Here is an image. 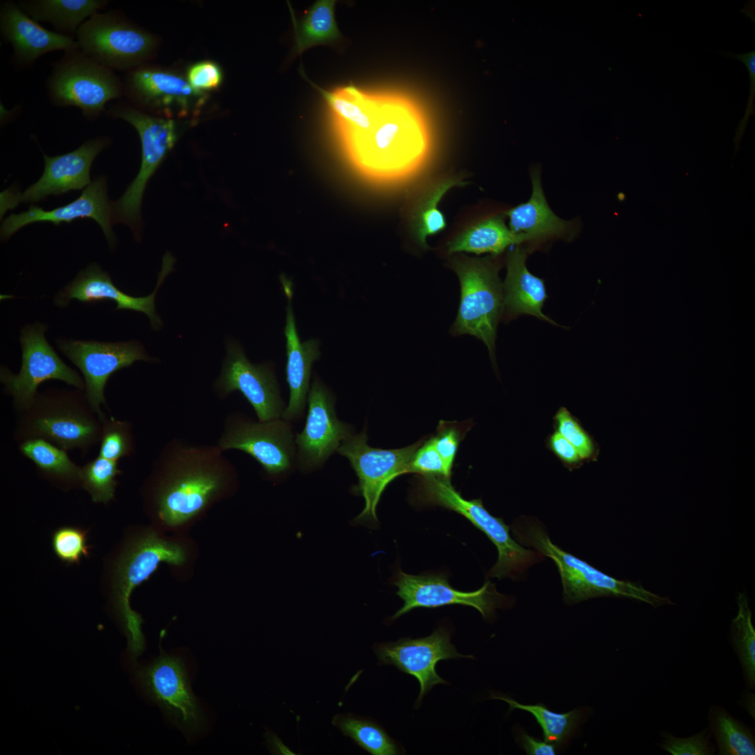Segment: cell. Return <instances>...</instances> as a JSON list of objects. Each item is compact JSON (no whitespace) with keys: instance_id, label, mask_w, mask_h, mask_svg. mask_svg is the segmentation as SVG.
<instances>
[{"instance_id":"1","label":"cell","mask_w":755,"mask_h":755,"mask_svg":"<svg viewBox=\"0 0 755 755\" xmlns=\"http://www.w3.org/2000/svg\"><path fill=\"white\" fill-rule=\"evenodd\" d=\"M223 452L217 445L180 438L166 443L145 486L149 509L161 524L184 525L233 492L237 473Z\"/></svg>"},{"instance_id":"2","label":"cell","mask_w":755,"mask_h":755,"mask_svg":"<svg viewBox=\"0 0 755 755\" xmlns=\"http://www.w3.org/2000/svg\"><path fill=\"white\" fill-rule=\"evenodd\" d=\"M351 161L363 171L386 173L420 159L429 135L420 105L406 94L375 92L366 127L340 139Z\"/></svg>"},{"instance_id":"3","label":"cell","mask_w":755,"mask_h":755,"mask_svg":"<svg viewBox=\"0 0 755 755\" xmlns=\"http://www.w3.org/2000/svg\"><path fill=\"white\" fill-rule=\"evenodd\" d=\"M83 391L50 388L38 392L20 412L14 439L41 438L65 450L87 452L100 443L102 424Z\"/></svg>"},{"instance_id":"4","label":"cell","mask_w":755,"mask_h":755,"mask_svg":"<svg viewBox=\"0 0 755 755\" xmlns=\"http://www.w3.org/2000/svg\"><path fill=\"white\" fill-rule=\"evenodd\" d=\"M512 530L520 543L533 547L555 563L561 579L563 599L567 604L603 596L633 598L654 608L674 604L667 596L654 594L639 583L609 576L563 550L552 542L542 526L531 517L520 518L514 524Z\"/></svg>"},{"instance_id":"5","label":"cell","mask_w":755,"mask_h":755,"mask_svg":"<svg viewBox=\"0 0 755 755\" xmlns=\"http://www.w3.org/2000/svg\"><path fill=\"white\" fill-rule=\"evenodd\" d=\"M412 496L419 504L438 505L461 515L484 533L498 550V559L487 573L489 577L516 580L544 559L540 552L527 549L516 542L510 535V527L501 518L490 514L480 498H464L452 485L450 479L419 476Z\"/></svg>"},{"instance_id":"6","label":"cell","mask_w":755,"mask_h":755,"mask_svg":"<svg viewBox=\"0 0 755 755\" xmlns=\"http://www.w3.org/2000/svg\"><path fill=\"white\" fill-rule=\"evenodd\" d=\"M107 117L122 119L138 132L141 143L139 171L121 197L112 202L113 223H122L131 228L135 238L141 239L143 222L141 204L146 185L175 145L178 128L175 120L143 112L122 102L107 106Z\"/></svg>"},{"instance_id":"7","label":"cell","mask_w":755,"mask_h":755,"mask_svg":"<svg viewBox=\"0 0 755 755\" xmlns=\"http://www.w3.org/2000/svg\"><path fill=\"white\" fill-rule=\"evenodd\" d=\"M45 88L52 105L76 107L90 121L104 113L108 103L123 95V82L115 71L78 48L65 51L54 62Z\"/></svg>"},{"instance_id":"8","label":"cell","mask_w":755,"mask_h":755,"mask_svg":"<svg viewBox=\"0 0 755 755\" xmlns=\"http://www.w3.org/2000/svg\"><path fill=\"white\" fill-rule=\"evenodd\" d=\"M186 559L187 553L181 544L166 540L150 531L131 542L120 557L115 569L113 594L132 659H137L145 648L141 631L143 619L130 607L133 590L148 579L160 563L180 566Z\"/></svg>"},{"instance_id":"9","label":"cell","mask_w":755,"mask_h":755,"mask_svg":"<svg viewBox=\"0 0 755 755\" xmlns=\"http://www.w3.org/2000/svg\"><path fill=\"white\" fill-rule=\"evenodd\" d=\"M450 264L461 285L460 305L452 333L470 334L480 339L494 359L496 329L503 306L500 266L491 257L465 255L454 257Z\"/></svg>"},{"instance_id":"10","label":"cell","mask_w":755,"mask_h":755,"mask_svg":"<svg viewBox=\"0 0 755 755\" xmlns=\"http://www.w3.org/2000/svg\"><path fill=\"white\" fill-rule=\"evenodd\" d=\"M76 40L85 55L115 71H130L155 55L158 38L120 12H98L78 29Z\"/></svg>"},{"instance_id":"11","label":"cell","mask_w":755,"mask_h":755,"mask_svg":"<svg viewBox=\"0 0 755 755\" xmlns=\"http://www.w3.org/2000/svg\"><path fill=\"white\" fill-rule=\"evenodd\" d=\"M424 438L403 448L384 450L368 444L366 428L350 434L343 441L338 452L346 457L358 478L352 491L361 496L365 506L353 519L356 524L375 527L378 524L377 505L389 483L400 475L409 473V465Z\"/></svg>"},{"instance_id":"12","label":"cell","mask_w":755,"mask_h":755,"mask_svg":"<svg viewBox=\"0 0 755 755\" xmlns=\"http://www.w3.org/2000/svg\"><path fill=\"white\" fill-rule=\"evenodd\" d=\"M48 326L41 322L25 325L20 331L22 364L14 374L6 366L0 369V382L4 391L13 399L17 410L28 408L38 394V388L45 381L61 380L85 391L84 379L59 357L45 338Z\"/></svg>"},{"instance_id":"13","label":"cell","mask_w":755,"mask_h":755,"mask_svg":"<svg viewBox=\"0 0 755 755\" xmlns=\"http://www.w3.org/2000/svg\"><path fill=\"white\" fill-rule=\"evenodd\" d=\"M293 435L285 419L253 422L233 412L224 419L217 445L223 451L241 450L254 459L267 475L287 473L295 458Z\"/></svg>"},{"instance_id":"14","label":"cell","mask_w":755,"mask_h":755,"mask_svg":"<svg viewBox=\"0 0 755 755\" xmlns=\"http://www.w3.org/2000/svg\"><path fill=\"white\" fill-rule=\"evenodd\" d=\"M59 350L83 375L85 394L100 420L105 415L101 405H106L104 390L110 377L136 361L155 362L138 341L100 342L59 338Z\"/></svg>"},{"instance_id":"15","label":"cell","mask_w":755,"mask_h":755,"mask_svg":"<svg viewBox=\"0 0 755 755\" xmlns=\"http://www.w3.org/2000/svg\"><path fill=\"white\" fill-rule=\"evenodd\" d=\"M393 584L396 594L403 601V606L391 617L396 619L417 607L436 608L451 605H462L477 609L484 619L491 617L496 608L504 605L505 597L499 594L495 584L487 581L479 589L461 591L453 588L442 574L415 575L400 569L394 573Z\"/></svg>"},{"instance_id":"16","label":"cell","mask_w":755,"mask_h":755,"mask_svg":"<svg viewBox=\"0 0 755 755\" xmlns=\"http://www.w3.org/2000/svg\"><path fill=\"white\" fill-rule=\"evenodd\" d=\"M136 675L150 698L180 728L189 733L200 730L203 713L180 658L162 654L140 668Z\"/></svg>"},{"instance_id":"17","label":"cell","mask_w":755,"mask_h":755,"mask_svg":"<svg viewBox=\"0 0 755 755\" xmlns=\"http://www.w3.org/2000/svg\"><path fill=\"white\" fill-rule=\"evenodd\" d=\"M450 638L451 632L446 628L440 627L426 637L404 638L395 642L377 643L373 645V650L378 665H392L416 678L420 686L417 707L435 685L447 684L437 673L436 666L440 661L474 659L472 655L459 654L452 645Z\"/></svg>"},{"instance_id":"18","label":"cell","mask_w":755,"mask_h":755,"mask_svg":"<svg viewBox=\"0 0 755 755\" xmlns=\"http://www.w3.org/2000/svg\"><path fill=\"white\" fill-rule=\"evenodd\" d=\"M214 387L220 397L240 391L252 406L259 422L282 417L284 405L272 365L251 363L235 340L227 341L226 356Z\"/></svg>"},{"instance_id":"19","label":"cell","mask_w":755,"mask_h":755,"mask_svg":"<svg viewBox=\"0 0 755 755\" xmlns=\"http://www.w3.org/2000/svg\"><path fill=\"white\" fill-rule=\"evenodd\" d=\"M334 403L333 394L315 378L308 395L305 426L294 441L299 465L304 470L322 465L352 433V426L338 419Z\"/></svg>"},{"instance_id":"20","label":"cell","mask_w":755,"mask_h":755,"mask_svg":"<svg viewBox=\"0 0 755 755\" xmlns=\"http://www.w3.org/2000/svg\"><path fill=\"white\" fill-rule=\"evenodd\" d=\"M173 263L172 257L165 255L154 290L143 297L132 296L121 291L106 271L98 264L92 263L80 271L76 278L56 294L54 303L62 308L68 307L73 299L86 303L109 300L116 303L115 310H131L144 313L149 318L152 329L157 331L161 327L162 322L155 308L156 294L167 274L172 271Z\"/></svg>"},{"instance_id":"21","label":"cell","mask_w":755,"mask_h":755,"mask_svg":"<svg viewBox=\"0 0 755 755\" xmlns=\"http://www.w3.org/2000/svg\"><path fill=\"white\" fill-rule=\"evenodd\" d=\"M107 179L96 178L71 203L49 210L31 205L28 210L19 214H11L2 222L1 239H8L23 226L36 222H50L56 225L71 223L79 218H90L101 227L110 248L115 245V236L112 229V201L109 200Z\"/></svg>"},{"instance_id":"22","label":"cell","mask_w":755,"mask_h":755,"mask_svg":"<svg viewBox=\"0 0 755 755\" xmlns=\"http://www.w3.org/2000/svg\"><path fill=\"white\" fill-rule=\"evenodd\" d=\"M123 94L135 108L148 113H167L171 107L185 112L194 103H201L205 96L197 93L186 78L145 63L128 71Z\"/></svg>"},{"instance_id":"23","label":"cell","mask_w":755,"mask_h":755,"mask_svg":"<svg viewBox=\"0 0 755 755\" xmlns=\"http://www.w3.org/2000/svg\"><path fill=\"white\" fill-rule=\"evenodd\" d=\"M0 34L11 45L10 61L19 69L31 67L41 57L51 52L78 48L75 38L43 27L11 0L0 3Z\"/></svg>"},{"instance_id":"24","label":"cell","mask_w":755,"mask_h":755,"mask_svg":"<svg viewBox=\"0 0 755 755\" xmlns=\"http://www.w3.org/2000/svg\"><path fill=\"white\" fill-rule=\"evenodd\" d=\"M110 143V138L100 136L85 141L68 153L54 157L43 153V173L37 182L20 195L19 202H38L51 195L87 187L92 182L89 173L94 159Z\"/></svg>"},{"instance_id":"25","label":"cell","mask_w":755,"mask_h":755,"mask_svg":"<svg viewBox=\"0 0 755 755\" xmlns=\"http://www.w3.org/2000/svg\"><path fill=\"white\" fill-rule=\"evenodd\" d=\"M289 299L286 313L285 334L286 338V380L289 389V399L282 415L288 421L299 418L309 393V384L313 362L319 359V343L310 339L301 342L291 304L292 289L287 281L282 282Z\"/></svg>"},{"instance_id":"26","label":"cell","mask_w":755,"mask_h":755,"mask_svg":"<svg viewBox=\"0 0 755 755\" xmlns=\"http://www.w3.org/2000/svg\"><path fill=\"white\" fill-rule=\"evenodd\" d=\"M526 259V252L519 246L508 253L503 308L510 317L526 314L557 325L542 311L547 298L545 282L528 271Z\"/></svg>"},{"instance_id":"27","label":"cell","mask_w":755,"mask_h":755,"mask_svg":"<svg viewBox=\"0 0 755 755\" xmlns=\"http://www.w3.org/2000/svg\"><path fill=\"white\" fill-rule=\"evenodd\" d=\"M531 180L532 193L528 201L503 213L509 219V229L527 235L533 240L566 236L573 229L572 222L560 218L550 208L538 171L531 172Z\"/></svg>"},{"instance_id":"28","label":"cell","mask_w":755,"mask_h":755,"mask_svg":"<svg viewBox=\"0 0 755 755\" xmlns=\"http://www.w3.org/2000/svg\"><path fill=\"white\" fill-rule=\"evenodd\" d=\"M17 3L26 14L38 22H48L53 26L55 31L75 38L80 27L91 16L105 9L110 1L21 0Z\"/></svg>"},{"instance_id":"29","label":"cell","mask_w":755,"mask_h":755,"mask_svg":"<svg viewBox=\"0 0 755 755\" xmlns=\"http://www.w3.org/2000/svg\"><path fill=\"white\" fill-rule=\"evenodd\" d=\"M505 217L503 213L494 215L466 229L447 243V252H488L497 257L511 245L533 240L527 235L512 231L505 225Z\"/></svg>"},{"instance_id":"30","label":"cell","mask_w":755,"mask_h":755,"mask_svg":"<svg viewBox=\"0 0 755 755\" xmlns=\"http://www.w3.org/2000/svg\"><path fill=\"white\" fill-rule=\"evenodd\" d=\"M335 0H318L305 12L300 20L294 15L288 3L294 29L295 52L301 55L305 50L338 40L341 34L338 28L334 9Z\"/></svg>"},{"instance_id":"31","label":"cell","mask_w":755,"mask_h":755,"mask_svg":"<svg viewBox=\"0 0 755 755\" xmlns=\"http://www.w3.org/2000/svg\"><path fill=\"white\" fill-rule=\"evenodd\" d=\"M19 450L49 480L64 486L80 484V467L71 461L66 450L41 438L20 443Z\"/></svg>"},{"instance_id":"32","label":"cell","mask_w":755,"mask_h":755,"mask_svg":"<svg viewBox=\"0 0 755 755\" xmlns=\"http://www.w3.org/2000/svg\"><path fill=\"white\" fill-rule=\"evenodd\" d=\"M709 730L718 747L719 755H754L755 737L750 727L735 719L718 705L710 707Z\"/></svg>"},{"instance_id":"33","label":"cell","mask_w":755,"mask_h":755,"mask_svg":"<svg viewBox=\"0 0 755 755\" xmlns=\"http://www.w3.org/2000/svg\"><path fill=\"white\" fill-rule=\"evenodd\" d=\"M332 724L360 747L373 755H396L402 749L386 731L372 719L354 714H337Z\"/></svg>"},{"instance_id":"34","label":"cell","mask_w":755,"mask_h":755,"mask_svg":"<svg viewBox=\"0 0 755 755\" xmlns=\"http://www.w3.org/2000/svg\"><path fill=\"white\" fill-rule=\"evenodd\" d=\"M463 185V182L456 178L445 179L433 184L420 198L410 218L414 238L420 246L426 248L427 237L440 232L446 227V219L438 208V203L450 188Z\"/></svg>"},{"instance_id":"35","label":"cell","mask_w":755,"mask_h":755,"mask_svg":"<svg viewBox=\"0 0 755 755\" xmlns=\"http://www.w3.org/2000/svg\"><path fill=\"white\" fill-rule=\"evenodd\" d=\"M489 698L503 700L509 704L510 711L519 709L530 712L540 726L545 741L559 747L571 735L577 727L582 712L574 710L559 713L549 710L545 705H524L512 698L491 693Z\"/></svg>"},{"instance_id":"36","label":"cell","mask_w":755,"mask_h":755,"mask_svg":"<svg viewBox=\"0 0 755 755\" xmlns=\"http://www.w3.org/2000/svg\"><path fill=\"white\" fill-rule=\"evenodd\" d=\"M738 613L732 620L731 638L732 645L740 661L747 687H755V628L752 621V611L746 595L739 593L737 598Z\"/></svg>"},{"instance_id":"37","label":"cell","mask_w":755,"mask_h":755,"mask_svg":"<svg viewBox=\"0 0 755 755\" xmlns=\"http://www.w3.org/2000/svg\"><path fill=\"white\" fill-rule=\"evenodd\" d=\"M121 473L117 461L98 456L80 468V484L92 501L106 503L114 498L116 477Z\"/></svg>"},{"instance_id":"38","label":"cell","mask_w":755,"mask_h":755,"mask_svg":"<svg viewBox=\"0 0 755 755\" xmlns=\"http://www.w3.org/2000/svg\"><path fill=\"white\" fill-rule=\"evenodd\" d=\"M101 421L102 432L99 456L116 461L130 456L134 452L131 425L113 417L105 416Z\"/></svg>"},{"instance_id":"39","label":"cell","mask_w":755,"mask_h":755,"mask_svg":"<svg viewBox=\"0 0 755 755\" xmlns=\"http://www.w3.org/2000/svg\"><path fill=\"white\" fill-rule=\"evenodd\" d=\"M554 419L555 431L577 449L583 461L596 460L599 453L598 445L566 408H560Z\"/></svg>"},{"instance_id":"40","label":"cell","mask_w":755,"mask_h":755,"mask_svg":"<svg viewBox=\"0 0 755 755\" xmlns=\"http://www.w3.org/2000/svg\"><path fill=\"white\" fill-rule=\"evenodd\" d=\"M472 426L470 420L461 422L440 420L435 436H431L436 450L450 471H452L459 445Z\"/></svg>"},{"instance_id":"41","label":"cell","mask_w":755,"mask_h":755,"mask_svg":"<svg viewBox=\"0 0 755 755\" xmlns=\"http://www.w3.org/2000/svg\"><path fill=\"white\" fill-rule=\"evenodd\" d=\"M52 545L56 556L63 562L73 564L89 554L86 533L73 526H64L56 530L52 537Z\"/></svg>"},{"instance_id":"42","label":"cell","mask_w":755,"mask_h":755,"mask_svg":"<svg viewBox=\"0 0 755 755\" xmlns=\"http://www.w3.org/2000/svg\"><path fill=\"white\" fill-rule=\"evenodd\" d=\"M710 731L704 729L687 738H677L670 733L663 735L659 747L673 755H712L716 748L710 740Z\"/></svg>"},{"instance_id":"43","label":"cell","mask_w":755,"mask_h":755,"mask_svg":"<svg viewBox=\"0 0 755 755\" xmlns=\"http://www.w3.org/2000/svg\"><path fill=\"white\" fill-rule=\"evenodd\" d=\"M409 473L447 479H450L452 475V471L447 468L436 450L431 437L424 438L422 444L415 452L409 465Z\"/></svg>"},{"instance_id":"44","label":"cell","mask_w":755,"mask_h":755,"mask_svg":"<svg viewBox=\"0 0 755 755\" xmlns=\"http://www.w3.org/2000/svg\"><path fill=\"white\" fill-rule=\"evenodd\" d=\"M224 78L221 66L211 60H203L189 66L186 79L191 87L199 94L216 90L222 84Z\"/></svg>"},{"instance_id":"45","label":"cell","mask_w":755,"mask_h":755,"mask_svg":"<svg viewBox=\"0 0 755 755\" xmlns=\"http://www.w3.org/2000/svg\"><path fill=\"white\" fill-rule=\"evenodd\" d=\"M726 55L735 58L742 62L747 67L750 78V92L748 99V103L747 105L746 111L744 117L741 119L738 127L736 129L735 136L734 137L735 142V153L740 148V142L741 141L743 134L746 129L748 119L749 116L754 115V101L755 97V51H750L742 54H733L729 52L724 53Z\"/></svg>"},{"instance_id":"46","label":"cell","mask_w":755,"mask_h":755,"mask_svg":"<svg viewBox=\"0 0 755 755\" xmlns=\"http://www.w3.org/2000/svg\"><path fill=\"white\" fill-rule=\"evenodd\" d=\"M548 445L551 451L570 469L577 468L583 461L577 449L556 431L549 437Z\"/></svg>"},{"instance_id":"47","label":"cell","mask_w":755,"mask_h":755,"mask_svg":"<svg viewBox=\"0 0 755 755\" xmlns=\"http://www.w3.org/2000/svg\"><path fill=\"white\" fill-rule=\"evenodd\" d=\"M517 741L521 747L530 755H554L556 754V746L546 741H542L529 735L524 731H519L517 734Z\"/></svg>"},{"instance_id":"48","label":"cell","mask_w":755,"mask_h":755,"mask_svg":"<svg viewBox=\"0 0 755 755\" xmlns=\"http://www.w3.org/2000/svg\"><path fill=\"white\" fill-rule=\"evenodd\" d=\"M22 110V105L17 104L11 109H7L4 105L1 103L0 104V120L1 124H5L9 120L17 116L20 112Z\"/></svg>"},{"instance_id":"49","label":"cell","mask_w":755,"mask_h":755,"mask_svg":"<svg viewBox=\"0 0 755 755\" xmlns=\"http://www.w3.org/2000/svg\"><path fill=\"white\" fill-rule=\"evenodd\" d=\"M742 705L749 712V714L754 718V694L748 693L746 696H743Z\"/></svg>"}]
</instances>
